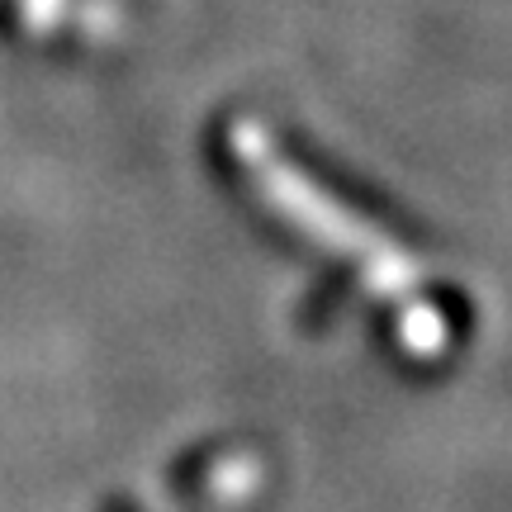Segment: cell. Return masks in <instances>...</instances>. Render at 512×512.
Wrapping results in <instances>:
<instances>
[{
	"mask_svg": "<svg viewBox=\"0 0 512 512\" xmlns=\"http://www.w3.org/2000/svg\"><path fill=\"white\" fill-rule=\"evenodd\" d=\"M233 147H238L242 166L252 171L256 190L266 195L275 214L285 223H294L304 238H313L318 247H328L332 256L351 261L356 271L366 275V285L384 299H408L418 290V261L403 252L399 242H389L380 228H370L366 219H356L342 200H332L318 181H309L304 171L285 157H275V147L266 143V133L256 124L233 128Z\"/></svg>",
	"mask_w": 512,
	"mask_h": 512,
	"instance_id": "6da1fadb",
	"label": "cell"
}]
</instances>
